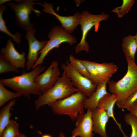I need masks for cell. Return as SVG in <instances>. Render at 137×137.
Listing matches in <instances>:
<instances>
[{
	"label": "cell",
	"mask_w": 137,
	"mask_h": 137,
	"mask_svg": "<svg viewBox=\"0 0 137 137\" xmlns=\"http://www.w3.org/2000/svg\"><path fill=\"white\" fill-rule=\"evenodd\" d=\"M61 68L71 80L73 85L82 91L87 97H90L95 91L97 85L76 70L67 60L62 64Z\"/></svg>",
	"instance_id": "cell-8"
},
{
	"label": "cell",
	"mask_w": 137,
	"mask_h": 137,
	"mask_svg": "<svg viewBox=\"0 0 137 137\" xmlns=\"http://www.w3.org/2000/svg\"><path fill=\"white\" fill-rule=\"evenodd\" d=\"M60 74L58 63L57 61H54L44 73L36 77L35 82L42 93L54 85Z\"/></svg>",
	"instance_id": "cell-10"
},
{
	"label": "cell",
	"mask_w": 137,
	"mask_h": 137,
	"mask_svg": "<svg viewBox=\"0 0 137 137\" xmlns=\"http://www.w3.org/2000/svg\"><path fill=\"white\" fill-rule=\"evenodd\" d=\"M137 100V90L132 94L127 99L123 105L122 109L130 107Z\"/></svg>",
	"instance_id": "cell-27"
},
{
	"label": "cell",
	"mask_w": 137,
	"mask_h": 137,
	"mask_svg": "<svg viewBox=\"0 0 137 137\" xmlns=\"http://www.w3.org/2000/svg\"><path fill=\"white\" fill-rule=\"evenodd\" d=\"M41 137H52L51 135L48 134H46L42 135Z\"/></svg>",
	"instance_id": "cell-32"
},
{
	"label": "cell",
	"mask_w": 137,
	"mask_h": 137,
	"mask_svg": "<svg viewBox=\"0 0 137 137\" xmlns=\"http://www.w3.org/2000/svg\"><path fill=\"white\" fill-rule=\"evenodd\" d=\"M109 118L103 108H97L92 111L93 130L102 137H108L106 127Z\"/></svg>",
	"instance_id": "cell-14"
},
{
	"label": "cell",
	"mask_w": 137,
	"mask_h": 137,
	"mask_svg": "<svg viewBox=\"0 0 137 137\" xmlns=\"http://www.w3.org/2000/svg\"><path fill=\"white\" fill-rule=\"evenodd\" d=\"M118 67L113 63L96 62L95 72L98 84L110 78L117 70Z\"/></svg>",
	"instance_id": "cell-17"
},
{
	"label": "cell",
	"mask_w": 137,
	"mask_h": 137,
	"mask_svg": "<svg viewBox=\"0 0 137 137\" xmlns=\"http://www.w3.org/2000/svg\"><path fill=\"white\" fill-rule=\"evenodd\" d=\"M136 8H137V6H136Z\"/></svg>",
	"instance_id": "cell-35"
},
{
	"label": "cell",
	"mask_w": 137,
	"mask_h": 137,
	"mask_svg": "<svg viewBox=\"0 0 137 137\" xmlns=\"http://www.w3.org/2000/svg\"><path fill=\"white\" fill-rule=\"evenodd\" d=\"M15 104V100L13 99L4 106L0 111V136L3 131L9 123L10 118L12 113L10 112L11 107Z\"/></svg>",
	"instance_id": "cell-19"
},
{
	"label": "cell",
	"mask_w": 137,
	"mask_h": 137,
	"mask_svg": "<svg viewBox=\"0 0 137 137\" xmlns=\"http://www.w3.org/2000/svg\"><path fill=\"white\" fill-rule=\"evenodd\" d=\"M19 93L13 92L7 89L5 86L0 82V106L1 107L10 100L22 95Z\"/></svg>",
	"instance_id": "cell-21"
},
{
	"label": "cell",
	"mask_w": 137,
	"mask_h": 137,
	"mask_svg": "<svg viewBox=\"0 0 137 137\" xmlns=\"http://www.w3.org/2000/svg\"><path fill=\"white\" fill-rule=\"evenodd\" d=\"M48 37L49 40L43 49L39 53L40 55L39 59L32 68L33 69L43 62L44 60L48 54L54 48H59L63 43L66 42L72 45L77 42L75 37L67 32L61 26H56L52 28Z\"/></svg>",
	"instance_id": "cell-5"
},
{
	"label": "cell",
	"mask_w": 137,
	"mask_h": 137,
	"mask_svg": "<svg viewBox=\"0 0 137 137\" xmlns=\"http://www.w3.org/2000/svg\"><path fill=\"white\" fill-rule=\"evenodd\" d=\"M7 7L4 5L0 6V31L6 34L11 37L14 41L18 44H20L21 40V35L19 32H16L15 34L11 33L8 30L6 26V23L3 17V14L4 10H7Z\"/></svg>",
	"instance_id": "cell-20"
},
{
	"label": "cell",
	"mask_w": 137,
	"mask_h": 137,
	"mask_svg": "<svg viewBox=\"0 0 137 137\" xmlns=\"http://www.w3.org/2000/svg\"><path fill=\"white\" fill-rule=\"evenodd\" d=\"M122 47L124 53L127 54L135 62V56L137 50V41L135 36L129 35L124 37L122 40Z\"/></svg>",
	"instance_id": "cell-18"
},
{
	"label": "cell",
	"mask_w": 137,
	"mask_h": 137,
	"mask_svg": "<svg viewBox=\"0 0 137 137\" xmlns=\"http://www.w3.org/2000/svg\"><path fill=\"white\" fill-rule=\"evenodd\" d=\"M135 2L134 0H123L121 6L115 8L111 12L116 13L118 17L122 18L129 12Z\"/></svg>",
	"instance_id": "cell-24"
},
{
	"label": "cell",
	"mask_w": 137,
	"mask_h": 137,
	"mask_svg": "<svg viewBox=\"0 0 137 137\" xmlns=\"http://www.w3.org/2000/svg\"><path fill=\"white\" fill-rule=\"evenodd\" d=\"M87 112L80 115L76 121L75 128L72 131V136L74 137H93L92 111L87 109Z\"/></svg>",
	"instance_id": "cell-12"
},
{
	"label": "cell",
	"mask_w": 137,
	"mask_h": 137,
	"mask_svg": "<svg viewBox=\"0 0 137 137\" xmlns=\"http://www.w3.org/2000/svg\"><path fill=\"white\" fill-rule=\"evenodd\" d=\"M78 90L73 85L71 79L64 71L54 85L42 93L35 100L36 109L37 110L45 105L50 106L56 101L68 97Z\"/></svg>",
	"instance_id": "cell-3"
},
{
	"label": "cell",
	"mask_w": 137,
	"mask_h": 137,
	"mask_svg": "<svg viewBox=\"0 0 137 137\" xmlns=\"http://www.w3.org/2000/svg\"><path fill=\"white\" fill-rule=\"evenodd\" d=\"M109 17L108 15L104 13L94 15L86 10L80 13L79 24L81 27L82 36L80 42L75 47L76 53L83 50L86 52H89V44L86 41L87 33L93 26L98 24L101 21L107 20Z\"/></svg>",
	"instance_id": "cell-7"
},
{
	"label": "cell",
	"mask_w": 137,
	"mask_h": 137,
	"mask_svg": "<svg viewBox=\"0 0 137 137\" xmlns=\"http://www.w3.org/2000/svg\"><path fill=\"white\" fill-rule=\"evenodd\" d=\"M43 8V12L54 16L60 22L61 27L68 33L71 34L79 25L80 13L76 12L74 15L69 16H61L56 13L54 10L53 5L51 3L44 2L41 5Z\"/></svg>",
	"instance_id": "cell-11"
},
{
	"label": "cell",
	"mask_w": 137,
	"mask_h": 137,
	"mask_svg": "<svg viewBox=\"0 0 137 137\" xmlns=\"http://www.w3.org/2000/svg\"><path fill=\"white\" fill-rule=\"evenodd\" d=\"M17 137H27L25 134L23 133H20Z\"/></svg>",
	"instance_id": "cell-31"
},
{
	"label": "cell",
	"mask_w": 137,
	"mask_h": 137,
	"mask_svg": "<svg viewBox=\"0 0 137 137\" xmlns=\"http://www.w3.org/2000/svg\"><path fill=\"white\" fill-rule=\"evenodd\" d=\"M135 36V37H136V39L137 41V32L136 33V35Z\"/></svg>",
	"instance_id": "cell-33"
},
{
	"label": "cell",
	"mask_w": 137,
	"mask_h": 137,
	"mask_svg": "<svg viewBox=\"0 0 137 137\" xmlns=\"http://www.w3.org/2000/svg\"><path fill=\"white\" fill-rule=\"evenodd\" d=\"M135 103H137V100L135 102Z\"/></svg>",
	"instance_id": "cell-34"
},
{
	"label": "cell",
	"mask_w": 137,
	"mask_h": 137,
	"mask_svg": "<svg viewBox=\"0 0 137 137\" xmlns=\"http://www.w3.org/2000/svg\"><path fill=\"white\" fill-rule=\"evenodd\" d=\"M127 109L137 117V103H134Z\"/></svg>",
	"instance_id": "cell-28"
},
{
	"label": "cell",
	"mask_w": 137,
	"mask_h": 137,
	"mask_svg": "<svg viewBox=\"0 0 137 137\" xmlns=\"http://www.w3.org/2000/svg\"><path fill=\"white\" fill-rule=\"evenodd\" d=\"M125 54L127 64L126 74L118 81L109 80L107 83L109 91L116 98V105L121 109L128 98L137 90V65L127 54Z\"/></svg>",
	"instance_id": "cell-1"
},
{
	"label": "cell",
	"mask_w": 137,
	"mask_h": 137,
	"mask_svg": "<svg viewBox=\"0 0 137 137\" xmlns=\"http://www.w3.org/2000/svg\"><path fill=\"white\" fill-rule=\"evenodd\" d=\"M45 68L42 64L40 65L30 72H23L19 76L1 79L0 82L29 99L31 94L39 96L42 94V92L36 85L34 80L36 77L43 72Z\"/></svg>",
	"instance_id": "cell-2"
},
{
	"label": "cell",
	"mask_w": 137,
	"mask_h": 137,
	"mask_svg": "<svg viewBox=\"0 0 137 137\" xmlns=\"http://www.w3.org/2000/svg\"><path fill=\"white\" fill-rule=\"evenodd\" d=\"M110 78L101 82L97 86L95 91L89 97H87L84 101V108L93 111L97 108L100 100L108 93L106 90V85Z\"/></svg>",
	"instance_id": "cell-15"
},
{
	"label": "cell",
	"mask_w": 137,
	"mask_h": 137,
	"mask_svg": "<svg viewBox=\"0 0 137 137\" xmlns=\"http://www.w3.org/2000/svg\"><path fill=\"white\" fill-rule=\"evenodd\" d=\"M17 3L8 2L7 5L14 12L18 25L22 30L27 31L33 27L30 21L29 15L33 11L38 16L41 14L39 11L34 8L35 4L41 5V3H35L32 0H15Z\"/></svg>",
	"instance_id": "cell-6"
},
{
	"label": "cell",
	"mask_w": 137,
	"mask_h": 137,
	"mask_svg": "<svg viewBox=\"0 0 137 137\" xmlns=\"http://www.w3.org/2000/svg\"><path fill=\"white\" fill-rule=\"evenodd\" d=\"M58 137H66L63 133L62 132H60L58 135ZM71 137H74L71 136Z\"/></svg>",
	"instance_id": "cell-29"
},
{
	"label": "cell",
	"mask_w": 137,
	"mask_h": 137,
	"mask_svg": "<svg viewBox=\"0 0 137 137\" xmlns=\"http://www.w3.org/2000/svg\"><path fill=\"white\" fill-rule=\"evenodd\" d=\"M12 72L18 73L19 71L18 68L7 61L0 53V74Z\"/></svg>",
	"instance_id": "cell-26"
},
{
	"label": "cell",
	"mask_w": 137,
	"mask_h": 137,
	"mask_svg": "<svg viewBox=\"0 0 137 137\" xmlns=\"http://www.w3.org/2000/svg\"><path fill=\"white\" fill-rule=\"evenodd\" d=\"M124 119L126 124L131 127L132 132L130 137H137V117L130 113L126 114Z\"/></svg>",
	"instance_id": "cell-25"
},
{
	"label": "cell",
	"mask_w": 137,
	"mask_h": 137,
	"mask_svg": "<svg viewBox=\"0 0 137 137\" xmlns=\"http://www.w3.org/2000/svg\"><path fill=\"white\" fill-rule=\"evenodd\" d=\"M117 99L112 94L108 93L104 96L99 101L97 108H103L106 112L109 117L112 118L118 126L124 137H128L122 129L121 125L117 121L114 114V108Z\"/></svg>",
	"instance_id": "cell-16"
},
{
	"label": "cell",
	"mask_w": 137,
	"mask_h": 137,
	"mask_svg": "<svg viewBox=\"0 0 137 137\" xmlns=\"http://www.w3.org/2000/svg\"><path fill=\"white\" fill-rule=\"evenodd\" d=\"M78 90L65 98L56 101L50 106L54 113L59 115H66L72 121H76L80 115L84 114V101L87 98Z\"/></svg>",
	"instance_id": "cell-4"
},
{
	"label": "cell",
	"mask_w": 137,
	"mask_h": 137,
	"mask_svg": "<svg viewBox=\"0 0 137 137\" xmlns=\"http://www.w3.org/2000/svg\"><path fill=\"white\" fill-rule=\"evenodd\" d=\"M1 54L16 68H24L26 60L25 53L23 52L20 54L18 52L15 48L11 39L8 40L5 47L1 49Z\"/></svg>",
	"instance_id": "cell-13"
},
{
	"label": "cell",
	"mask_w": 137,
	"mask_h": 137,
	"mask_svg": "<svg viewBox=\"0 0 137 137\" xmlns=\"http://www.w3.org/2000/svg\"><path fill=\"white\" fill-rule=\"evenodd\" d=\"M19 125L15 121L11 120L0 137H17L19 134Z\"/></svg>",
	"instance_id": "cell-23"
},
{
	"label": "cell",
	"mask_w": 137,
	"mask_h": 137,
	"mask_svg": "<svg viewBox=\"0 0 137 137\" xmlns=\"http://www.w3.org/2000/svg\"><path fill=\"white\" fill-rule=\"evenodd\" d=\"M69 60L70 64L76 70L84 77L90 79L89 73L80 60L76 58L71 54L69 56Z\"/></svg>",
	"instance_id": "cell-22"
},
{
	"label": "cell",
	"mask_w": 137,
	"mask_h": 137,
	"mask_svg": "<svg viewBox=\"0 0 137 137\" xmlns=\"http://www.w3.org/2000/svg\"><path fill=\"white\" fill-rule=\"evenodd\" d=\"M0 4L1 5L2 4L4 3L5 2H9L10 0H1L0 1Z\"/></svg>",
	"instance_id": "cell-30"
},
{
	"label": "cell",
	"mask_w": 137,
	"mask_h": 137,
	"mask_svg": "<svg viewBox=\"0 0 137 137\" xmlns=\"http://www.w3.org/2000/svg\"><path fill=\"white\" fill-rule=\"evenodd\" d=\"M27 31L25 37L28 41L29 49L27 58V61L26 65V69L29 70L32 69L38 61L39 53L44 47L48 41H39L36 39L34 36L36 31L33 27Z\"/></svg>",
	"instance_id": "cell-9"
}]
</instances>
